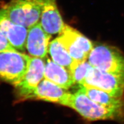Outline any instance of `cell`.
<instances>
[{
	"mask_svg": "<svg viewBox=\"0 0 124 124\" xmlns=\"http://www.w3.org/2000/svg\"><path fill=\"white\" fill-rule=\"evenodd\" d=\"M48 52L52 61L66 68L69 71L71 66L76 61L70 55L66 49L57 38L50 42Z\"/></svg>",
	"mask_w": 124,
	"mask_h": 124,
	"instance_id": "5bb4252c",
	"label": "cell"
},
{
	"mask_svg": "<svg viewBox=\"0 0 124 124\" xmlns=\"http://www.w3.org/2000/svg\"><path fill=\"white\" fill-rule=\"evenodd\" d=\"M66 106L74 109L84 118L92 121L115 119L121 116L122 112L121 110L101 105L79 90L70 94Z\"/></svg>",
	"mask_w": 124,
	"mask_h": 124,
	"instance_id": "3957f363",
	"label": "cell"
},
{
	"mask_svg": "<svg viewBox=\"0 0 124 124\" xmlns=\"http://www.w3.org/2000/svg\"><path fill=\"white\" fill-rule=\"evenodd\" d=\"M45 67V79L68 90L75 84L71 72L68 69L46 57Z\"/></svg>",
	"mask_w": 124,
	"mask_h": 124,
	"instance_id": "7c38bea8",
	"label": "cell"
},
{
	"mask_svg": "<svg viewBox=\"0 0 124 124\" xmlns=\"http://www.w3.org/2000/svg\"><path fill=\"white\" fill-rule=\"evenodd\" d=\"M79 90L92 100L106 107L121 110L124 108L122 98L115 97L102 90L90 86L80 85Z\"/></svg>",
	"mask_w": 124,
	"mask_h": 124,
	"instance_id": "4fadbf2b",
	"label": "cell"
},
{
	"mask_svg": "<svg viewBox=\"0 0 124 124\" xmlns=\"http://www.w3.org/2000/svg\"><path fill=\"white\" fill-rule=\"evenodd\" d=\"M45 67L43 59L31 56L28 70L20 82L15 86L21 99H30L34 90L45 79Z\"/></svg>",
	"mask_w": 124,
	"mask_h": 124,
	"instance_id": "52a82bcc",
	"label": "cell"
},
{
	"mask_svg": "<svg viewBox=\"0 0 124 124\" xmlns=\"http://www.w3.org/2000/svg\"><path fill=\"white\" fill-rule=\"evenodd\" d=\"M82 85L98 88L115 97L122 98L124 93V76L112 74L93 67Z\"/></svg>",
	"mask_w": 124,
	"mask_h": 124,
	"instance_id": "8992f818",
	"label": "cell"
},
{
	"mask_svg": "<svg viewBox=\"0 0 124 124\" xmlns=\"http://www.w3.org/2000/svg\"><path fill=\"white\" fill-rule=\"evenodd\" d=\"M0 30L18 51H25L28 29L0 15Z\"/></svg>",
	"mask_w": 124,
	"mask_h": 124,
	"instance_id": "30bf717a",
	"label": "cell"
},
{
	"mask_svg": "<svg viewBox=\"0 0 124 124\" xmlns=\"http://www.w3.org/2000/svg\"><path fill=\"white\" fill-rule=\"evenodd\" d=\"M31 56L19 51L0 52V79L14 86L25 75Z\"/></svg>",
	"mask_w": 124,
	"mask_h": 124,
	"instance_id": "277c9868",
	"label": "cell"
},
{
	"mask_svg": "<svg viewBox=\"0 0 124 124\" xmlns=\"http://www.w3.org/2000/svg\"><path fill=\"white\" fill-rule=\"evenodd\" d=\"M51 36L42 28L40 22L28 29L26 49L31 56L44 59L46 56Z\"/></svg>",
	"mask_w": 124,
	"mask_h": 124,
	"instance_id": "ba28073f",
	"label": "cell"
},
{
	"mask_svg": "<svg viewBox=\"0 0 124 124\" xmlns=\"http://www.w3.org/2000/svg\"><path fill=\"white\" fill-rule=\"evenodd\" d=\"M40 23L46 32L50 34H59L65 24L56 3V0H46L42 8Z\"/></svg>",
	"mask_w": 124,
	"mask_h": 124,
	"instance_id": "8fae6325",
	"label": "cell"
},
{
	"mask_svg": "<svg viewBox=\"0 0 124 124\" xmlns=\"http://www.w3.org/2000/svg\"><path fill=\"white\" fill-rule=\"evenodd\" d=\"M57 38L72 59L79 62L87 61L94 47L89 39L68 25L65 24Z\"/></svg>",
	"mask_w": 124,
	"mask_h": 124,
	"instance_id": "5b68a950",
	"label": "cell"
},
{
	"mask_svg": "<svg viewBox=\"0 0 124 124\" xmlns=\"http://www.w3.org/2000/svg\"><path fill=\"white\" fill-rule=\"evenodd\" d=\"M93 67L88 61L82 62L76 61L70 69L75 83L83 85L88 72Z\"/></svg>",
	"mask_w": 124,
	"mask_h": 124,
	"instance_id": "9a60e30c",
	"label": "cell"
},
{
	"mask_svg": "<svg viewBox=\"0 0 124 124\" xmlns=\"http://www.w3.org/2000/svg\"><path fill=\"white\" fill-rule=\"evenodd\" d=\"M46 0H11L0 9V15L29 29L38 22Z\"/></svg>",
	"mask_w": 124,
	"mask_h": 124,
	"instance_id": "6da1fadb",
	"label": "cell"
},
{
	"mask_svg": "<svg viewBox=\"0 0 124 124\" xmlns=\"http://www.w3.org/2000/svg\"><path fill=\"white\" fill-rule=\"evenodd\" d=\"M70 94L65 89L45 79L34 90L30 99H36L66 106Z\"/></svg>",
	"mask_w": 124,
	"mask_h": 124,
	"instance_id": "9c48e42d",
	"label": "cell"
},
{
	"mask_svg": "<svg viewBox=\"0 0 124 124\" xmlns=\"http://www.w3.org/2000/svg\"><path fill=\"white\" fill-rule=\"evenodd\" d=\"M18 51L7 39L2 31L0 30V52Z\"/></svg>",
	"mask_w": 124,
	"mask_h": 124,
	"instance_id": "2e32d148",
	"label": "cell"
},
{
	"mask_svg": "<svg viewBox=\"0 0 124 124\" xmlns=\"http://www.w3.org/2000/svg\"><path fill=\"white\" fill-rule=\"evenodd\" d=\"M88 62L99 70L124 76V55L114 46L105 44H94Z\"/></svg>",
	"mask_w": 124,
	"mask_h": 124,
	"instance_id": "7a4b0ae2",
	"label": "cell"
}]
</instances>
